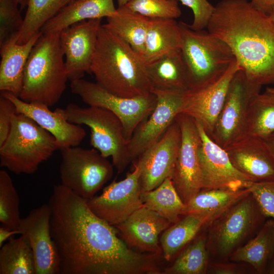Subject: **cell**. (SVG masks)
Returning <instances> with one entry per match:
<instances>
[{"label": "cell", "mask_w": 274, "mask_h": 274, "mask_svg": "<svg viewBox=\"0 0 274 274\" xmlns=\"http://www.w3.org/2000/svg\"><path fill=\"white\" fill-rule=\"evenodd\" d=\"M0 274H36L32 250L24 235L10 238L1 247Z\"/></svg>", "instance_id": "obj_31"}, {"label": "cell", "mask_w": 274, "mask_h": 274, "mask_svg": "<svg viewBox=\"0 0 274 274\" xmlns=\"http://www.w3.org/2000/svg\"><path fill=\"white\" fill-rule=\"evenodd\" d=\"M64 56L60 31L42 33L26 61L19 97L49 107L56 104L68 80Z\"/></svg>", "instance_id": "obj_4"}, {"label": "cell", "mask_w": 274, "mask_h": 274, "mask_svg": "<svg viewBox=\"0 0 274 274\" xmlns=\"http://www.w3.org/2000/svg\"><path fill=\"white\" fill-rule=\"evenodd\" d=\"M19 197L12 180L5 170H0V222L11 230L18 229L21 218Z\"/></svg>", "instance_id": "obj_36"}, {"label": "cell", "mask_w": 274, "mask_h": 274, "mask_svg": "<svg viewBox=\"0 0 274 274\" xmlns=\"http://www.w3.org/2000/svg\"><path fill=\"white\" fill-rule=\"evenodd\" d=\"M133 171L121 181L114 180L101 194L87 199L90 210L109 224L115 226L127 219L143 206L138 165L134 163Z\"/></svg>", "instance_id": "obj_14"}, {"label": "cell", "mask_w": 274, "mask_h": 274, "mask_svg": "<svg viewBox=\"0 0 274 274\" xmlns=\"http://www.w3.org/2000/svg\"><path fill=\"white\" fill-rule=\"evenodd\" d=\"M182 5L191 9L193 14V20L190 27L195 30L207 28L214 13L215 6L208 0H178Z\"/></svg>", "instance_id": "obj_39"}, {"label": "cell", "mask_w": 274, "mask_h": 274, "mask_svg": "<svg viewBox=\"0 0 274 274\" xmlns=\"http://www.w3.org/2000/svg\"><path fill=\"white\" fill-rule=\"evenodd\" d=\"M182 46L179 22L174 19L150 18L143 57L145 63L165 54L180 51Z\"/></svg>", "instance_id": "obj_27"}, {"label": "cell", "mask_w": 274, "mask_h": 274, "mask_svg": "<svg viewBox=\"0 0 274 274\" xmlns=\"http://www.w3.org/2000/svg\"><path fill=\"white\" fill-rule=\"evenodd\" d=\"M239 262L231 261L209 262L207 273L211 274H244L248 271L247 268Z\"/></svg>", "instance_id": "obj_42"}, {"label": "cell", "mask_w": 274, "mask_h": 274, "mask_svg": "<svg viewBox=\"0 0 274 274\" xmlns=\"http://www.w3.org/2000/svg\"><path fill=\"white\" fill-rule=\"evenodd\" d=\"M42 32L35 34L27 42L17 43L16 35L0 45V90L19 97L23 73L30 53Z\"/></svg>", "instance_id": "obj_23"}, {"label": "cell", "mask_w": 274, "mask_h": 274, "mask_svg": "<svg viewBox=\"0 0 274 274\" xmlns=\"http://www.w3.org/2000/svg\"><path fill=\"white\" fill-rule=\"evenodd\" d=\"M261 87L251 81L242 69L236 73L210 136L213 141L225 149L246 135L249 105Z\"/></svg>", "instance_id": "obj_11"}, {"label": "cell", "mask_w": 274, "mask_h": 274, "mask_svg": "<svg viewBox=\"0 0 274 274\" xmlns=\"http://www.w3.org/2000/svg\"><path fill=\"white\" fill-rule=\"evenodd\" d=\"M181 141V128L175 118L161 138L137 159L142 192L156 188L171 177Z\"/></svg>", "instance_id": "obj_15"}, {"label": "cell", "mask_w": 274, "mask_h": 274, "mask_svg": "<svg viewBox=\"0 0 274 274\" xmlns=\"http://www.w3.org/2000/svg\"><path fill=\"white\" fill-rule=\"evenodd\" d=\"M114 0H73L42 27V33L59 32L79 22L114 14Z\"/></svg>", "instance_id": "obj_25"}, {"label": "cell", "mask_w": 274, "mask_h": 274, "mask_svg": "<svg viewBox=\"0 0 274 274\" xmlns=\"http://www.w3.org/2000/svg\"><path fill=\"white\" fill-rule=\"evenodd\" d=\"M19 234L20 232L18 229L11 230L4 226L0 227V247H2L4 242L13 235Z\"/></svg>", "instance_id": "obj_44"}, {"label": "cell", "mask_w": 274, "mask_h": 274, "mask_svg": "<svg viewBox=\"0 0 274 274\" xmlns=\"http://www.w3.org/2000/svg\"><path fill=\"white\" fill-rule=\"evenodd\" d=\"M72 92L86 104L107 109L121 121L128 141L137 126L148 118L157 102L154 94L135 98L116 95L99 85L82 79L71 81Z\"/></svg>", "instance_id": "obj_10"}, {"label": "cell", "mask_w": 274, "mask_h": 274, "mask_svg": "<svg viewBox=\"0 0 274 274\" xmlns=\"http://www.w3.org/2000/svg\"><path fill=\"white\" fill-rule=\"evenodd\" d=\"M250 2L256 9L268 15L274 8V0H251Z\"/></svg>", "instance_id": "obj_43"}, {"label": "cell", "mask_w": 274, "mask_h": 274, "mask_svg": "<svg viewBox=\"0 0 274 274\" xmlns=\"http://www.w3.org/2000/svg\"><path fill=\"white\" fill-rule=\"evenodd\" d=\"M274 132V96L265 91L252 99L248 112L246 135L265 139Z\"/></svg>", "instance_id": "obj_32"}, {"label": "cell", "mask_w": 274, "mask_h": 274, "mask_svg": "<svg viewBox=\"0 0 274 274\" xmlns=\"http://www.w3.org/2000/svg\"><path fill=\"white\" fill-rule=\"evenodd\" d=\"M232 51L254 83H274V22L248 0H222L207 26Z\"/></svg>", "instance_id": "obj_2"}, {"label": "cell", "mask_w": 274, "mask_h": 274, "mask_svg": "<svg viewBox=\"0 0 274 274\" xmlns=\"http://www.w3.org/2000/svg\"><path fill=\"white\" fill-rule=\"evenodd\" d=\"M55 111L68 122L90 129V144L104 157H111L118 173L131 162L123 124L111 111L95 106L83 108L70 104Z\"/></svg>", "instance_id": "obj_7"}, {"label": "cell", "mask_w": 274, "mask_h": 274, "mask_svg": "<svg viewBox=\"0 0 274 274\" xmlns=\"http://www.w3.org/2000/svg\"><path fill=\"white\" fill-rule=\"evenodd\" d=\"M250 193V187L238 190L202 189L186 204V212H223Z\"/></svg>", "instance_id": "obj_35"}, {"label": "cell", "mask_w": 274, "mask_h": 274, "mask_svg": "<svg viewBox=\"0 0 274 274\" xmlns=\"http://www.w3.org/2000/svg\"><path fill=\"white\" fill-rule=\"evenodd\" d=\"M223 212L187 213L169 226L164 231L160 239L164 259L170 261L197 235L203 227Z\"/></svg>", "instance_id": "obj_26"}, {"label": "cell", "mask_w": 274, "mask_h": 274, "mask_svg": "<svg viewBox=\"0 0 274 274\" xmlns=\"http://www.w3.org/2000/svg\"><path fill=\"white\" fill-rule=\"evenodd\" d=\"M1 94L13 103L17 113L30 117L53 135L60 150L77 146L86 136V131L81 125L68 122L47 106L25 102L8 92H1Z\"/></svg>", "instance_id": "obj_22"}, {"label": "cell", "mask_w": 274, "mask_h": 274, "mask_svg": "<svg viewBox=\"0 0 274 274\" xmlns=\"http://www.w3.org/2000/svg\"><path fill=\"white\" fill-rule=\"evenodd\" d=\"M195 122L201 140L199 159L203 189L238 190L250 187L253 183L251 180L233 166L226 151L211 139L199 123Z\"/></svg>", "instance_id": "obj_16"}, {"label": "cell", "mask_w": 274, "mask_h": 274, "mask_svg": "<svg viewBox=\"0 0 274 274\" xmlns=\"http://www.w3.org/2000/svg\"><path fill=\"white\" fill-rule=\"evenodd\" d=\"M210 261L206 234L197 235L162 274H204Z\"/></svg>", "instance_id": "obj_34"}, {"label": "cell", "mask_w": 274, "mask_h": 274, "mask_svg": "<svg viewBox=\"0 0 274 274\" xmlns=\"http://www.w3.org/2000/svg\"><path fill=\"white\" fill-rule=\"evenodd\" d=\"M273 251L274 220L268 218L258 232L235 250L228 260L247 264L256 273L265 274Z\"/></svg>", "instance_id": "obj_29"}, {"label": "cell", "mask_w": 274, "mask_h": 274, "mask_svg": "<svg viewBox=\"0 0 274 274\" xmlns=\"http://www.w3.org/2000/svg\"><path fill=\"white\" fill-rule=\"evenodd\" d=\"M181 131V141L173 173V184L183 202L187 204L203 188L199 159L201 140L194 119L184 114L176 117Z\"/></svg>", "instance_id": "obj_12"}, {"label": "cell", "mask_w": 274, "mask_h": 274, "mask_svg": "<svg viewBox=\"0 0 274 274\" xmlns=\"http://www.w3.org/2000/svg\"><path fill=\"white\" fill-rule=\"evenodd\" d=\"M144 206L166 218L171 223L177 222L187 214L186 204L177 192L170 177L167 178L156 188L141 194Z\"/></svg>", "instance_id": "obj_30"}, {"label": "cell", "mask_w": 274, "mask_h": 274, "mask_svg": "<svg viewBox=\"0 0 274 274\" xmlns=\"http://www.w3.org/2000/svg\"><path fill=\"white\" fill-rule=\"evenodd\" d=\"M179 23L182 37L181 52L190 89L219 77L236 60L228 45L208 30H195L184 22Z\"/></svg>", "instance_id": "obj_8"}, {"label": "cell", "mask_w": 274, "mask_h": 274, "mask_svg": "<svg viewBox=\"0 0 274 274\" xmlns=\"http://www.w3.org/2000/svg\"><path fill=\"white\" fill-rule=\"evenodd\" d=\"M269 16L270 19L274 22V8L273 9L272 11L270 12V13L269 14Z\"/></svg>", "instance_id": "obj_50"}, {"label": "cell", "mask_w": 274, "mask_h": 274, "mask_svg": "<svg viewBox=\"0 0 274 274\" xmlns=\"http://www.w3.org/2000/svg\"><path fill=\"white\" fill-rule=\"evenodd\" d=\"M265 274H274V251L268 262Z\"/></svg>", "instance_id": "obj_45"}, {"label": "cell", "mask_w": 274, "mask_h": 274, "mask_svg": "<svg viewBox=\"0 0 274 274\" xmlns=\"http://www.w3.org/2000/svg\"><path fill=\"white\" fill-rule=\"evenodd\" d=\"M274 156V132L264 139Z\"/></svg>", "instance_id": "obj_46"}, {"label": "cell", "mask_w": 274, "mask_h": 274, "mask_svg": "<svg viewBox=\"0 0 274 274\" xmlns=\"http://www.w3.org/2000/svg\"><path fill=\"white\" fill-rule=\"evenodd\" d=\"M102 18L75 23L60 31L68 80L82 79L90 67L95 52Z\"/></svg>", "instance_id": "obj_17"}, {"label": "cell", "mask_w": 274, "mask_h": 274, "mask_svg": "<svg viewBox=\"0 0 274 274\" xmlns=\"http://www.w3.org/2000/svg\"><path fill=\"white\" fill-rule=\"evenodd\" d=\"M58 149L55 138L27 116L16 113L0 146V165L19 175L32 174Z\"/></svg>", "instance_id": "obj_6"}, {"label": "cell", "mask_w": 274, "mask_h": 274, "mask_svg": "<svg viewBox=\"0 0 274 274\" xmlns=\"http://www.w3.org/2000/svg\"><path fill=\"white\" fill-rule=\"evenodd\" d=\"M16 112L13 103L7 97L0 95V146L7 138L10 132L12 118Z\"/></svg>", "instance_id": "obj_41"}, {"label": "cell", "mask_w": 274, "mask_h": 274, "mask_svg": "<svg viewBox=\"0 0 274 274\" xmlns=\"http://www.w3.org/2000/svg\"><path fill=\"white\" fill-rule=\"evenodd\" d=\"M267 218L251 193L218 215L206 226L210 260L228 261L235 250L258 232Z\"/></svg>", "instance_id": "obj_5"}, {"label": "cell", "mask_w": 274, "mask_h": 274, "mask_svg": "<svg viewBox=\"0 0 274 274\" xmlns=\"http://www.w3.org/2000/svg\"><path fill=\"white\" fill-rule=\"evenodd\" d=\"M20 7V10H22L27 7L28 0H16Z\"/></svg>", "instance_id": "obj_47"}, {"label": "cell", "mask_w": 274, "mask_h": 274, "mask_svg": "<svg viewBox=\"0 0 274 274\" xmlns=\"http://www.w3.org/2000/svg\"><path fill=\"white\" fill-rule=\"evenodd\" d=\"M224 149L233 166L253 182L274 180V156L264 139L245 135Z\"/></svg>", "instance_id": "obj_20"}, {"label": "cell", "mask_w": 274, "mask_h": 274, "mask_svg": "<svg viewBox=\"0 0 274 274\" xmlns=\"http://www.w3.org/2000/svg\"><path fill=\"white\" fill-rule=\"evenodd\" d=\"M125 7L149 18L175 19L182 15L178 0H131Z\"/></svg>", "instance_id": "obj_37"}, {"label": "cell", "mask_w": 274, "mask_h": 274, "mask_svg": "<svg viewBox=\"0 0 274 274\" xmlns=\"http://www.w3.org/2000/svg\"><path fill=\"white\" fill-rule=\"evenodd\" d=\"M170 224L166 218L143 205L124 221L114 226L130 248L135 247L143 253L159 255L162 249L158 236Z\"/></svg>", "instance_id": "obj_21"}, {"label": "cell", "mask_w": 274, "mask_h": 274, "mask_svg": "<svg viewBox=\"0 0 274 274\" xmlns=\"http://www.w3.org/2000/svg\"><path fill=\"white\" fill-rule=\"evenodd\" d=\"M48 204L60 274H160L158 255L131 249L87 199L55 185Z\"/></svg>", "instance_id": "obj_1"}, {"label": "cell", "mask_w": 274, "mask_h": 274, "mask_svg": "<svg viewBox=\"0 0 274 274\" xmlns=\"http://www.w3.org/2000/svg\"><path fill=\"white\" fill-rule=\"evenodd\" d=\"M60 151L61 184L85 199L94 196L113 175V164L94 148L75 146Z\"/></svg>", "instance_id": "obj_9"}, {"label": "cell", "mask_w": 274, "mask_h": 274, "mask_svg": "<svg viewBox=\"0 0 274 274\" xmlns=\"http://www.w3.org/2000/svg\"><path fill=\"white\" fill-rule=\"evenodd\" d=\"M50 209L43 204L21 218L18 230L33 254L36 274H60V261L50 230Z\"/></svg>", "instance_id": "obj_18"}, {"label": "cell", "mask_w": 274, "mask_h": 274, "mask_svg": "<svg viewBox=\"0 0 274 274\" xmlns=\"http://www.w3.org/2000/svg\"><path fill=\"white\" fill-rule=\"evenodd\" d=\"M157 102L151 114L135 128L128 141L131 161L136 160L164 134L179 114L184 94L154 91Z\"/></svg>", "instance_id": "obj_19"}, {"label": "cell", "mask_w": 274, "mask_h": 274, "mask_svg": "<svg viewBox=\"0 0 274 274\" xmlns=\"http://www.w3.org/2000/svg\"><path fill=\"white\" fill-rule=\"evenodd\" d=\"M18 6L16 0H0V45L18 35L21 28L23 18Z\"/></svg>", "instance_id": "obj_38"}, {"label": "cell", "mask_w": 274, "mask_h": 274, "mask_svg": "<svg viewBox=\"0 0 274 274\" xmlns=\"http://www.w3.org/2000/svg\"><path fill=\"white\" fill-rule=\"evenodd\" d=\"M99 85L124 98L154 94L141 56L101 25L90 67Z\"/></svg>", "instance_id": "obj_3"}, {"label": "cell", "mask_w": 274, "mask_h": 274, "mask_svg": "<svg viewBox=\"0 0 274 274\" xmlns=\"http://www.w3.org/2000/svg\"><path fill=\"white\" fill-rule=\"evenodd\" d=\"M241 69L236 59L219 77L191 88L184 94L179 114L192 118L211 136L230 83L236 73Z\"/></svg>", "instance_id": "obj_13"}, {"label": "cell", "mask_w": 274, "mask_h": 274, "mask_svg": "<svg viewBox=\"0 0 274 274\" xmlns=\"http://www.w3.org/2000/svg\"><path fill=\"white\" fill-rule=\"evenodd\" d=\"M265 91L269 93L270 94L274 96V83L273 86L266 87Z\"/></svg>", "instance_id": "obj_49"}, {"label": "cell", "mask_w": 274, "mask_h": 274, "mask_svg": "<svg viewBox=\"0 0 274 274\" xmlns=\"http://www.w3.org/2000/svg\"><path fill=\"white\" fill-rule=\"evenodd\" d=\"M106 19L107 23L102 25L129 45L143 58L150 18L124 6L117 8L116 12Z\"/></svg>", "instance_id": "obj_28"}, {"label": "cell", "mask_w": 274, "mask_h": 274, "mask_svg": "<svg viewBox=\"0 0 274 274\" xmlns=\"http://www.w3.org/2000/svg\"><path fill=\"white\" fill-rule=\"evenodd\" d=\"M73 0H28L17 43L27 42L60 10Z\"/></svg>", "instance_id": "obj_33"}, {"label": "cell", "mask_w": 274, "mask_h": 274, "mask_svg": "<svg viewBox=\"0 0 274 274\" xmlns=\"http://www.w3.org/2000/svg\"><path fill=\"white\" fill-rule=\"evenodd\" d=\"M131 0H117L118 8H122L125 6Z\"/></svg>", "instance_id": "obj_48"}, {"label": "cell", "mask_w": 274, "mask_h": 274, "mask_svg": "<svg viewBox=\"0 0 274 274\" xmlns=\"http://www.w3.org/2000/svg\"><path fill=\"white\" fill-rule=\"evenodd\" d=\"M251 193L268 218L274 220V180L253 182Z\"/></svg>", "instance_id": "obj_40"}, {"label": "cell", "mask_w": 274, "mask_h": 274, "mask_svg": "<svg viewBox=\"0 0 274 274\" xmlns=\"http://www.w3.org/2000/svg\"><path fill=\"white\" fill-rule=\"evenodd\" d=\"M148 77L154 91L184 94L191 82L181 51L165 54L145 63Z\"/></svg>", "instance_id": "obj_24"}]
</instances>
